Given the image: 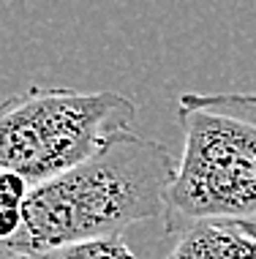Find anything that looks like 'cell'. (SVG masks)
I'll return each mask as SVG.
<instances>
[{
	"label": "cell",
	"instance_id": "6da1fadb",
	"mask_svg": "<svg viewBox=\"0 0 256 259\" xmlns=\"http://www.w3.org/2000/svg\"><path fill=\"white\" fill-rule=\"evenodd\" d=\"M177 158L158 139L120 131L87 161L36 183L11 256L123 237L128 227L161 219Z\"/></svg>",
	"mask_w": 256,
	"mask_h": 259
},
{
	"label": "cell",
	"instance_id": "7a4b0ae2",
	"mask_svg": "<svg viewBox=\"0 0 256 259\" xmlns=\"http://www.w3.org/2000/svg\"><path fill=\"white\" fill-rule=\"evenodd\" d=\"M177 123L183 150L164 232L213 221L256 235V93H183Z\"/></svg>",
	"mask_w": 256,
	"mask_h": 259
},
{
	"label": "cell",
	"instance_id": "3957f363",
	"mask_svg": "<svg viewBox=\"0 0 256 259\" xmlns=\"http://www.w3.org/2000/svg\"><path fill=\"white\" fill-rule=\"evenodd\" d=\"M136 104L115 90L30 85L0 101V172L44 183L131 128Z\"/></svg>",
	"mask_w": 256,
	"mask_h": 259
},
{
	"label": "cell",
	"instance_id": "277c9868",
	"mask_svg": "<svg viewBox=\"0 0 256 259\" xmlns=\"http://www.w3.org/2000/svg\"><path fill=\"white\" fill-rule=\"evenodd\" d=\"M158 259H256V235L234 224H188L164 232Z\"/></svg>",
	"mask_w": 256,
	"mask_h": 259
},
{
	"label": "cell",
	"instance_id": "5b68a950",
	"mask_svg": "<svg viewBox=\"0 0 256 259\" xmlns=\"http://www.w3.org/2000/svg\"><path fill=\"white\" fill-rule=\"evenodd\" d=\"M30 183L22 175L0 172V246L9 248V243L19 235L25 221V202L30 194Z\"/></svg>",
	"mask_w": 256,
	"mask_h": 259
},
{
	"label": "cell",
	"instance_id": "8992f818",
	"mask_svg": "<svg viewBox=\"0 0 256 259\" xmlns=\"http://www.w3.org/2000/svg\"><path fill=\"white\" fill-rule=\"evenodd\" d=\"M14 259H139V256H136L134 248L126 243V237H109V240L77 243V246L38 251V254L14 256Z\"/></svg>",
	"mask_w": 256,
	"mask_h": 259
},
{
	"label": "cell",
	"instance_id": "52a82bcc",
	"mask_svg": "<svg viewBox=\"0 0 256 259\" xmlns=\"http://www.w3.org/2000/svg\"><path fill=\"white\" fill-rule=\"evenodd\" d=\"M0 259H14V256H11V254H9V251H6L3 246H0Z\"/></svg>",
	"mask_w": 256,
	"mask_h": 259
}]
</instances>
